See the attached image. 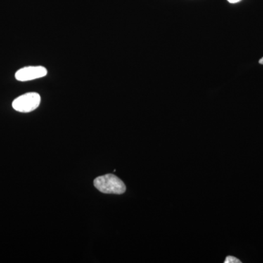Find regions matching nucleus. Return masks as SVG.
<instances>
[{
  "label": "nucleus",
  "instance_id": "obj_2",
  "mask_svg": "<svg viewBox=\"0 0 263 263\" xmlns=\"http://www.w3.org/2000/svg\"><path fill=\"white\" fill-rule=\"evenodd\" d=\"M41 98L36 92H29L15 99L12 104L13 109L21 113H29L35 110L41 104Z\"/></svg>",
  "mask_w": 263,
  "mask_h": 263
},
{
  "label": "nucleus",
  "instance_id": "obj_4",
  "mask_svg": "<svg viewBox=\"0 0 263 263\" xmlns=\"http://www.w3.org/2000/svg\"><path fill=\"white\" fill-rule=\"evenodd\" d=\"M224 263H241V261L236 257H233V256H228L226 257V261L224 262Z\"/></svg>",
  "mask_w": 263,
  "mask_h": 263
},
{
  "label": "nucleus",
  "instance_id": "obj_3",
  "mask_svg": "<svg viewBox=\"0 0 263 263\" xmlns=\"http://www.w3.org/2000/svg\"><path fill=\"white\" fill-rule=\"evenodd\" d=\"M48 71L43 66H29L15 72V77L19 81H29L41 79L47 75Z\"/></svg>",
  "mask_w": 263,
  "mask_h": 263
},
{
  "label": "nucleus",
  "instance_id": "obj_5",
  "mask_svg": "<svg viewBox=\"0 0 263 263\" xmlns=\"http://www.w3.org/2000/svg\"><path fill=\"white\" fill-rule=\"evenodd\" d=\"M228 2H229L230 3H238V2L241 1V0H228Z\"/></svg>",
  "mask_w": 263,
  "mask_h": 263
},
{
  "label": "nucleus",
  "instance_id": "obj_6",
  "mask_svg": "<svg viewBox=\"0 0 263 263\" xmlns=\"http://www.w3.org/2000/svg\"><path fill=\"white\" fill-rule=\"evenodd\" d=\"M259 63L261 64V65H263V57H262V59H261L260 60H259Z\"/></svg>",
  "mask_w": 263,
  "mask_h": 263
},
{
  "label": "nucleus",
  "instance_id": "obj_1",
  "mask_svg": "<svg viewBox=\"0 0 263 263\" xmlns=\"http://www.w3.org/2000/svg\"><path fill=\"white\" fill-rule=\"evenodd\" d=\"M94 185L99 191L105 194L122 195L126 191L124 183L114 174L99 176L95 179Z\"/></svg>",
  "mask_w": 263,
  "mask_h": 263
}]
</instances>
